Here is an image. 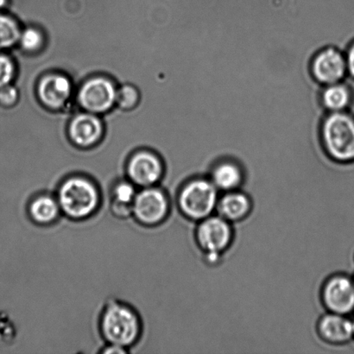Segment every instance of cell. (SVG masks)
Listing matches in <instances>:
<instances>
[{"mask_svg":"<svg viewBox=\"0 0 354 354\" xmlns=\"http://www.w3.org/2000/svg\"><path fill=\"white\" fill-rule=\"evenodd\" d=\"M320 100L322 106L328 113L348 112L354 105V89L346 80L322 86Z\"/></svg>","mask_w":354,"mask_h":354,"instance_id":"14","label":"cell"},{"mask_svg":"<svg viewBox=\"0 0 354 354\" xmlns=\"http://www.w3.org/2000/svg\"><path fill=\"white\" fill-rule=\"evenodd\" d=\"M319 338L328 346H345L354 338L353 322L348 315L326 312L317 324Z\"/></svg>","mask_w":354,"mask_h":354,"instance_id":"10","label":"cell"},{"mask_svg":"<svg viewBox=\"0 0 354 354\" xmlns=\"http://www.w3.org/2000/svg\"><path fill=\"white\" fill-rule=\"evenodd\" d=\"M38 93L44 105L51 109H60L71 97L72 85L65 76L48 75L41 82Z\"/></svg>","mask_w":354,"mask_h":354,"instance_id":"15","label":"cell"},{"mask_svg":"<svg viewBox=\"0 0 354 354\" xmlns=\"http://www.w3.org/2000/svg\"><path fill=\"white\" fill-rule=\"evenodd\" d=\"M117 90L104 78H93L86 82L79 93V102L89 113H105L116 102Z\"/></svg>","mask_w":354,"mask_h":354,"instance_id":"9","label":"cell"},{"mask_svg":"<svg viewBox=\"0 0 354 354\" xmlns=\"http://www.w3.org/2000/svg\"><path fill=\"white\" fill-rule=\"evenodd\" d=\"M131 180L117 183L111 192L110 209L114 216L124 218L133 215V204L138 194Z\"/></svg>","mask_w":354,"mask_h":354,"instance_id":"17","label":"cell"},{"mask_svg":"<svg viewBox=\"0 0 354 354\" xmlns=\"http://www.w3.org/2000/svg\"><path fill=\"white\" fill-rule=\"evenodd\" d=\"M310 73L322 86L346 81L348 74L345 52L335 46L322 48L312 58Z\"/></svg>","mask_w":354,"mask_h":354,"instance_id":"8","label":"cell"},{"mask_svg":"<svg viewBox=\"0 0 354 354\" xmlns=\"http://www.w3.org/2000/svg\"><path fill=\"white\" fill-rule=\"evenodd\" d=\"M321 301L326 311L348 315L354 311V279L348 273H335L322 284Z\"/></svg>","mask_w":354,"mask_h":354,"instance_id":"6","label":"cell"},{"mask_svg":"<svg viewBox=\"0 0 354 354\" xmlns=\"http://www.w3.org/2000/svg\"><path fill=\"white\" fill-rule=\"evenodd\" d=\"M234 239V225L217 214L197 222L194 229V242L201 254L223 255Z\"/></svg>","mask_w":354,"mask_h":354,"instance_id":"5","label":"cell"},{"mask_svg":"<svg viewBox=\"0 0 354 354\" xmlns=\"http://www.w3.org/2000/svg\"><path fill=\"white\" fill-rule=\"evenodd\" d=\"M220 193L207 176L191 177L177 194V206L184 217L197 223L215 213Z\"/></svg>","mask_w":354,"mask_h":354,"instance_id":"2","label":"cell"},{"mask_svg":"<svg viewBox=\"0 0 354 354\" xmlns=\"http://www.w3.org/2000/svg\"><path fill=\"white\" fill-rule=\"evenodd\" d=\"M353 328H354V319H353Z\"/></svg>","mask_w":354,"mask_h":354,"instance_id":"28","label":"cell"},{"mask_svg":"<svg viewBox=\"0 0 354 354\" xmlns=\"http://www.w3.org/2000/svg\"><path fill=\"white\" fill-rule=\"evenodd\" d=\"M57 199L62 213L74 221L92 216L100 204L98 187L84 177H71L59 187Z\"/></svg>","mask_w":354,"mask_h":354,"instance_id":"3","label":"cell"},{"mask_svg":"<svg viewBox=\"0 0 354 354\" xmlns=\"http://www.w3.org/2000/svg\"><path fill=\"white\" fill-rule=\"evenodd\" d=\"M141 329L140 317L128 305L116 301L103 312L100 330L109 344L129 349L140 338Z\"/></svg>","mask_w":354,"mask_h":354,"instance_id":"4","label":"cell"},{"mask_svg":"<svg viewBox=\"0 0 354 354\" xmlns=\"http://www.w3.org/2000/svg\"><path fill=\"white\" fill-rule=\"evenodd\" d=\"M326 154L342 165L354 164V114L351 111L326 114L321 124Z\"/></svg>","mask_w":354,"mask_h":354,"instance_id":"1","label":"cell"},{"mask_svg":"<svg viewBox=\"0 0 354 354\" xmlns=\"http://www.w3.org/2000/svg\"><path fill=\"white\" fill-rule=\"evenodd\" d=\"M128 176L137 187L156 186L164 175V166L157 156L150 152H140L131 159L127 167Z\"/></svg>","mask_w":354,"mask_h":354,"instance_id":"11","label":"cell"},{"mask_svg":"<svg viewBox=\"0 0 354 354\" xmlns=\"http://www.w3.org/2000/svg\"><path fill=\"white\" fill-rule=\"evenodd\" d=\"M62 213L57 197L40 194L34 198L29 206V214L35 223L50 225L58 220Z\"/></svg>","mask_w":354,"mask_h":354,"instance_id":"18","label":"cell"},{"mask_svg":"<svg viewBox=\"0 0 354 354\" xmlns=\"http://www.w3.org/2000/svg\"><path fill=\"white\" fill-rule=\"evenodd\" d=\"M353 263H354V253H353Z\"/></svg>","mask_w":354,"mask_h":354,"instance_id":"29","label":"cell"},{"mask_svg":"<svg viewBox=\"0 0 354 354\" xmlns=\"http://www.w3.org/2000/svg\"><path fill=\"white\" fill-rule=\"evenodd\" d=\"M138 100V93L131 86H124L120 91H117L116 102L119 103L122 109H131L136 105Z\"/></svg>","mask_w":354,"mask_h":354,"instance_id":"23","label":"cell"},{"mask_svg":"<svg viewBox=\"0 0 354 354\" xmlns=\"http://www.w3.org/2000/svg\"><path fill=\"white\" fill-rule=\"evenodd\" d=\"M21 30L12 17L0 13V51L10 48L19 41Z\"/></svg>","mask_w":354,"mask_h":354,"instance_id":"19","label":"cell"},{"mask_svg":"<svg viewBox=\"0 0 354 354\" xmlns=\"http://www.w3.org/2000/svg\"><path fill=\"white\" fill-rule=\"evenodd\" d=\"M346 65H348V77L354 81V39L349 41L345 48Z\"/></svg>","mask_w":354,"mask_h":354,"instance_id":"25","label":"cell"},{"mask_svg":"<svg viewBox=\"0 0 354 354\" xmlns=\"http://www.w3.org/2000/svg\"><path fill=\"white\" fill-rule=\"evenodd\" d=\"M7 5V0H0V10L5 8Z\"/></svg>","mask_w":354,"mask_h":354,"instance_id":"27","label":"cell"},{"mask_svg":"<svg viewBox=\"0 0 354 354\" xmlns=\"http://www.w3.org/2000/svg\"><path fill=\"white\" fill-rule=\"evenodd\" d=\"M69 134L78 147H89L102 137V124L98 118L91 113L80 114L72 121Z\"/></svg>","mask_w":354,"mask_h":354,"instance_id":"16","label":"cell"},{"mask_svg":"<svg viewBox=\"0 0 354 354\" xmlns=\"http://www.w3.org/2000/svg\"><path fill=\"white\" fill-rule=\"evenodd\" d=\"M171 212V201L164 190L156 186L138 191L133 204V216L145 225H157L166 220Z\"/></svg>","mask_w":354,"mask_h":354,"instance_id":"7","label":"cell"},{"mask_svg":"<svg viewBox=\"0 0 354 354\" xmlns=\"http://www.w3.org/2000/svg\"><path fill=\"white\" fill-rule=\"evenodd\" d=\"M19 43L26 50H37L43 44V37L39 30L33 29V28H27L21 31Z\"/></svg>","mask_w":354,"mask_h":354,"instance_id":"20","label":"cell"},{"mask_svg":"<svg viewBox=\"0 0 354 354\" xmlns=\"http://www.w3.org/2000/svg\"><path fill=\"white\" fill-rule=\"evenodd\" d=\"M15 76V66L8 55L0 52V88L12 84Z\"/></svg>","mask_w":354,"mask_h":354,"instance_id":"22","label":"cell"},{"mask_svg":"<svg viewBox=\"0 0 354 354\" xmlns=\"http://www.w3.org/2000/svg\"><path fill=\"white\" fill-rule=\"evenodd\" d=\"M252 207V200L248 193L242 189L232 190L218 197L215 213L230 223L237 224L250 216Z\"/></svg>","mask_w":354,"mask_h":354,"instance_id":"13","label":"cell"},{"mask_svg":"<svg viewBox=\"0 0 354 354\" xmlns=\"http://www.w3.org/2000/svg\"><path fill=\"white\" fill-rule=\"evenodd\" d=\"M17 91L12 85H6L0 88V106L9 107L17 102Z\"/></svg>","mask_w":354,"mask_h":354,"instance_id":"24","label":"cell"},{"mask_svg":"<svg viewBox=\"0 0 354 354\" xmlns=\"http://www.w3.org/2000/svg\"><path fill=\"white\" fill-rule=\"evenodd\" d=\"M128 349L122 348V346H116L109 344V346H106V348L102 350L103 353H109V354H121V353H127Z\"/></svg>","mask_w":354,"mask_h":354,"instance_id":"26","label":"cell"},{"mask_svg":"<svg viewBox=\"0 0 354 354\" xmlns=\"http://www.w3.org/2000/svg\"><path fill=\"white\" fill-rule=\"evenodd\" d=\"M208 177L220 192L241 189L245 180V169L232 158H221L211 166Z\"/></svg>","mask_w":354,"mask_h":354,"instance_id":"12","label":"cell"},{"mask_svg":"<svg viewBox=\"0 0 354 354\" xmlns=\"http://www.w3.org/2000/svg\"><path fill=\"white\" fill-rule=\"evenodd\" d=\"M16 335L17 328L12 319L5 313H0V344H10Z\"/></svg>","mask_w":354,"mask_h":354,"instance_id":"21","label":"cell"}]
</instances>
